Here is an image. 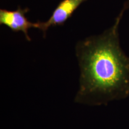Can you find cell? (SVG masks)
I'll return each mask as SVG.
<instances>
[{"mask_svg": "<svg viewBox=\"0 0 129 129\" xmlns=\"http://www.w3.org/2000/svg\"><path fill=\"white\" fill-rule=\"evenodd\" d=\"M124 11V8L104 33L77 45L80 75L75 101L78 104L99 106L129 95V58L121 48L118 37Z\"/></svg>", "mask_w": 129, "mask_h": 129, "instance_id": "cell-1", "label": "cell"}, {"mask_svg": "<svg viewBox=\"0 0 129 129\" xmlns=\"http://www.w3.org/2000/svg\"><path fill=\"white\" fill-rule=\"evenodd\" d=\"M27 9H18L14 11L0 10V23L9 27L14 31H22L26 38L30 41L28 29L31 28L39 29V23H32L25 16Z\"/></svg>", "mask_w": 129, "mask_h": 129, "instance_id": "cell-2", "label": "cell"}, {"mask_svg": "<svg viewBox=\"0 0 129 129\" xmlns=\"http://www.w3.org/2000/svg\"><path fill=\"white\" fill-rule=\"evenodd\" d=\"M85 1L86 0H63L46 22H38L39 29L45 33L50 27L62 25Z\"/></svg>", "mask_w": 129, "mask_h": 129, "instance_id": "cell-3", "label": "cell"}]
</instances>
